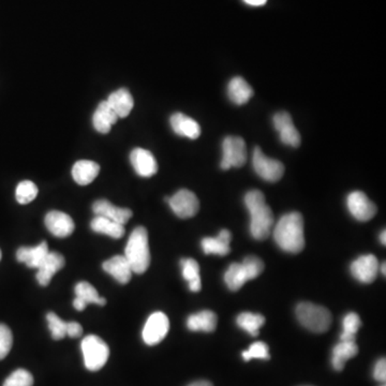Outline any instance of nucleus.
Segmentation results:
<instances>
[{
    "label": "nucleus",
    "instance_id": "393cba45",
    "mask_svg": "<svg viewBox=\"0 0 386 386\" xmlns=\"http://www.w3.org/2000/svg\"><path fill=\"white\" fill-rule=\"evenodd\" d=\"M100 172V165L94 161L80 160L72 167L74 182L81 186H87L96 180Z\"/></svg>",
    "mask_w": 386,
    "mask_h": 386
},
{
    "label": "nucleus",
    "instance_id": "aec40b11",
    "mask_svg": "<svg viewBox=\"0 0 386 386\" xmlns=\"http://www.w3.org/2000/svg\"><path fill=\"white\" fill-rule=\"evenodd\" d=\"M232 241V234L229 230H221L217 237H206L203 239V251L205 254H216V256H228L231 251L230 243Z\"/></svg>",
    "mask_w": 386,
    "mask_h": 386
},
{
    "label": "nucleus",
    "instance_id": "b1692460",
    "mask_svg": "<svg viewBox=\"0 0 386 386\" xmlns=\"http://www.w3.org/2000/svg\"><path fill=\"white\" fill-rule=\"evenodd\" d=\"M106 101L117 114L119 119L127 117L134 106L132 95L130 94L128 89L125 88H121L112 93Z\"/></svg>",
    "mask_w": 386,
    "mask_h": 386
},
{
    "label": "nucleus",
    "instance_id": "c85d7f7f",
    "mask_svg": "<svg viewBox=\"0 0 386 386\" xmlns=\"http://www.w3.org/2000/svg\"><path fill=\"white\" fill-rule=\"evenodd\" d=\"M182 265V277L189 285L191 292H199L202 289L201 277H200V266L193 258H182L180 261Z\"/></svg>",
    "mask_w": 386,
    "mask_h": 386
},
{
    "label": "nucleus",
    "instance_id": "412c9836",
    "mask_svg": "<svg viewBox=\"0 0 386 386\" xmlns=\"http://www.w3.org/2000/svg\"><path fill=\"white\" fill-rule=\"evenodd\" d=\"M117 121H119V116L114 112L108 101H102L99 104L93 116L94 128L102 134L110 132L112 125H115Z\"/></svg>",
    "mask_w": 386,
    "mask_h": 386
},
{
    "label": "nucleus",
    "instance_id": "e433bc0d",
    "mask_svg": "<svg viewBox=\"0 0 386 386\" xmlns=\"http://www.w3.org/2000/svg\"><path fill=\"white\" fill-rule=\"evenodd\" d=\"M241 264L244 266L249 280L256 279V277H258V276L263 273L264 263L261 258H258V256H247Z\"/></svg>",
    "mask_w": 386,
    "mask_h": 386
},
{
    "label": "nucleus",
    "instance_id": "1a4fd4ad",
    "mask_svg": "<svg viewBox=\"0 0 386 386\" xmlns=\"http://www.w3.org/2000/svg\"><path fill=\"white\" fill-rule=\"evenodd\" d=\"M170 330V321L163 313H155L148 317L143 328V340L147 346L160 343Z\"/></svg>",
    "mask_w": 386,
    "mask_h": 386
},
{
    "label": "nucleus",
    "instance_id": "a18cd8bd",
    "mask_svg": "<svg viewBox=\"0 0 386 386\" xmlns=\"http://www.w3.org/2000/svg\"><path fill=\"white\" fill-rule=\"evenodd\" d=\"M0 260H1V251H0Z\"/></svg>",
    "mask_w": 386,
    "mask_h": 386
},
{
    "label": "nucleus",
    "instance_id": "c756f323",
    "mask_svg": "<svg viewBox=\"0 0 386 386\" xmlns=\"http://www.w3.org/2000/svg\"><path fill=\"white\" fill-rule=\"evenodd\" d=\"M224 281L231 291H239V289L249 281L246 271L241 263H233L228 268L224 275Z\"/></svg>",
    "mask_w": 386,
    "mask_h": 386
},
{
    "label": "nucleus",
    "instance_id": "f8f14e48",
    "mask_svg": "<svg viewBox=\"0 0 386 386\" xmlns=\"http://www.w3.org/2000/svg\"><path fill=\"white\" fill-rule=\"evenodd\" d=\"M379 262L372 254L359 256L351 264V273L357 280L362 283H372L379 273Z\"/></svg>",
    "mask_w": 386,
    "mask_h": 386
},
{
    "label": "nucleus",
    "instance_id": "0eeeda50",
    "mask_svg": "<svg viewBox=\"0 0 386 386\" xmlns=\"http://www.w3.org/2000/svg\"><path fill=\"white\" fill-rule=\"evenodd\" d=\"M252 165L256 174L266 182H278L285 174V167L282 163L276 159L268 158L260 147L254 148Z\"/></svg>",
    "mask_w": 386,
    "mask_h": 386
},
{
    "label": "nucleus",
    "instance_id": "cd10ccee",
    "mask_svg": "<svg viewBox=\"0 0 386 386\" xmlns=\"http://www.w3.org/2000/svg\"><path fill=\"white\" fill-rule=\"evenodd\" d=\"M91 228L96 233L104 234L115 239H121L125 232L123 224H117L101 216H96L91 220Z\"/></svg>",
    "mask_w": 386,
    "mask_h": 386
},
{
    "label": "nucleus",
    "instance_id": "423d86ee",
    "mask_svg": "<svg viewBox=\"0 0 386 386\" xmlns=\"http://www.w3.org/2000/svg\"><path fill=\"white\" fill-rule=\"evenodd\" d=\"M247 161L246 143L241 136H226L222 142V170L231 167H241Z\"/></svg>",
    "mask_w": 386,
    "mask_h": 386
},
{
    "label": "nucleus",
    "instance_id": "2f4dec72",
    "mask_svg": "<svg viewBox=\"0 0 386 386\" xmlns=\"http://www.w3.org/2000/svg\"><path fill=\"white\" fill-rule=\"evenodd\" d=\"M342 326L343 330L340 336V341H355L359 327L362 326V321L357 313H350L343 319Z\"/></svg>",
    "mask_w": 386,
    "mask_h": 386
},
{
    "label": "nucleus",
    "instance_id": "bb28decb",
    "mask_svg": "<svg viewBox=\"0 0 386 386\" xmlns=\"http://www.w3.org/2000/svg\"><path fill=\"white\" fill-rule=\"evenodd\" d=\"M359 347L355 341H340L333 349L332 364L335 370L342 372L346 363L357 357Z\"/></svg>",
    "mask_w": 386,
    "mask_h": 386
},
{
    "label": "nucleus",
    "instance_id": "a211bd4d",
    "mask_svg": "<svg viewBox=\"0 0 386 386\" xmlns=\"http://www.w3.org/2000/svg\"><path fill=\"white\" fill-rule=\"evenodd\" d=\"M171 127L178 136L195 140L201 136V127L189 116L182 113H175L171 116Z\"/></svg>",
    "mask_w": 386,
    "mask_h": 386
},
{
    "label": "nucleus",
    "instance_id": "72a5a7b5",
    "mask_svg": "<svg viewBox=\"0 0 386 386\" xmlns=\"http://www.w3.org/2000/svg\"><path fill=\"white\" fill-rule=\"evenodd\" d=\"M49 328L52 334V338L55 340L64 339L67 336V322L62 321L56 313H49L47 315Z\"/></svg>",
    "mask_w": 386,
    "mask_h": 386
},
{
    "label": "nucleus",
    "instance_id": "5701e85b",
    "mask_svg": "<svg viewBox=\"0 0 386 386\" xmlns=\"http://www.w3.org/2000/svg\"><path fill=\"white\" fill-rule=\"evenodd\" d=\"M254 94V89L243 77H233L228 85V97L237 106L246 104L252 98Z\"/></svg>",
    "mask_w": 386,
    "mask_h": 386
},
{
    "label": "nucleus",
    "instance_id": "f3484780",
    "mask_svg": "<svg viewBox=\"0 0 386 386\" xmlns=\"http://www.w3.org/2000/svg\"><path fill=\"white\" fill-rule=\"evenodd\" d=\"M77 298H74L73 306L77 311H83L88 304H97V305H106V300L100 298L98 291L89 282H79L74 289Z\"/></svg>",
    "mask_w": 386,
    "mask_h": 386
},
{
    "label": "nucleus",
    "instance_id": "9d476101",
    "mask_svg": "<svg viewBox=\"0 0 386 386\" xmlns=\"http://www.w3.org/2000/svg\"><path fill=\"white\" fill-rule=\"evenodd\" d=\"M347 206L352 216L359 221L372 220L376 214V206L364 192H351L347 197Z\"/></svg>",
    "mask_w": 386,
    "mask_h": 386
},
{
    "label": "nucleus",
    "instance_id": "7c9ffc66",
    "mask_svg": "<svg viewBox=\"0 0 386 386\" xmlns=\"http://www.w3.org/2000/svg\"><path fill=\"white\" fill-rule=\"evenodd\" d=\"M237 322L241 330L248 333L252 337H256L260 328L265 323V317L258 313H243L237 317Z\"/></svg>",
    "mask_w": 386,
    "mask_h": 386
},
{
    "label": "nucleus",
    "instance_id": "f704fd0d",
    "mask_svg": "<svg viewBox=\"0 0 386 386\" xmlns=\"http://www.w3.org/2000/svg\"><path fill=\"white\" fill-rule=\"evenodd\" d=\"M34 376L25 369H18L5 379L3 386H32Z\"/></svg>",
    "mask_w": 386,
    "mask_h": 386
},
{
    "label": "nucleus",
    "instance_id": "79ce46f5",
    "mask_svg": "<svg viewBox=\"0 0 386 386\" xmlns=\"http://www.w3.org/2000/svg\"><path fill=\"white\" fill-rule=\"evenodd\" d=\"M188 386H214L213 383H210L209 381H206V380H201V381H195L193 383L189 384Z\"/></svg>",
    "mask_w": 386,
    "mask_h": 386
},
{
    "label": "nucleus",
    "instance_id": "6ab92c4d",
    "mask_svg": "<svg viewBox=\"0 0 386 386\" xmlns=\"http://www.w3.org/2000/svg\"><path fill=\"white\" fill-rule=\"evenodd\" d=\"M102 267L106 273L110 274L121 285H127L132 277V269L125 256H113L104 262Z\"/></svg>",
    "mask_w": 386,
    "mask_h": 386
},
{
    "label": "nucleus",
    "instance_id": "a19ab883",
    "mask_svg": "<svg viewBox=\"0 0 386 386\" xmlns=\"http://www.w3.org/2000/svg\"><path fill=\"white\" fill-rule=\"evenodd\" d=\"M244 1L247 5H254V7H260L267 3V0H244Z\"/></svg>",
    "mask_w": 386,
    "mask_h": 386
},
{
    "label": "nucleus",
    "instance_id": "20e7f679",
    "mask_svg": "<svg viewBox=\"0 0 386 386\" xmlns=\"http://www.w3.org/2000/svg\"><path fill=\"white\" fill-rule=\"evenodd\" d=\"M300 324L313 333H325L332 324V313L322 306L313 303H300L296 308Z\"/></svg>",
    "mask_w": 386,
    "mask_h": 386
},
{
    "label": "nucleus",
    "instance_id": "c9c22d12",
    "mask_svg": "<svg viewBox=\"0 0 386 386\" xmlns=\"http://www.w3.org/2000/svg\"><path fill=\"white\" fill-rule=\"evenodd\" d=\"M241 355H243V359H244L246 362H249L251 359H271L269 349H268V346L266 345L265 342H254V345H251L250 348H249L247 351L243 352Z\"/></svg>",
    "mask_w": 386,
    "mask_h": 386
},
{
    "label": "nucleus",
    "instance_id": "49530a36",
    "mask_svg": "<svg viewBox=\"0 0 386 386\" xmlns=\"http://www.w3.org/2000/svg\"><path fill=\"white\" fill-rule=\"evenodd\" d=\"M382 386H385V385H382Z\"/></svg>",
    "mask_w": 386,
    "mask_h": 386
},
{
    "label": "nucleus",
    "instance_id": "ea45409f",
    "mask_svg": "<svg viewBox=\"0 0 386 386\" xmlns=\"http://www.w3.org/2000/svg\"><path fill=\"white\" fill-rule=\"evenodd\" d=\"M82 334H83V327L80 323H67V336H69L70 338H79Z\"/></svg>",
    "mask_w": 386,
    "mask_h": 386
},
{
    "label": "nucleus",
    "instance_id": "dca6fc26",
    "mask_svg": "<svg viewBox=\"0 0 386 386\" xmlns=\"http://www.w3.org/2000/svg\"><path fill=\"white\" fill-rule=\"evenodd\" d=\"M64 266V258L58 252H49L45 260L38 267V282L42 287H47L57 272H60Z\"/></svg>",
    "mask_w": 386,
    "mask_h": 386
},
{
    "label": "nucleus",
    "instance_id": "4468645a",
    "mask_svg": "<svg viewBox=\"0 0 386 386\" xmlns=\"http://www.w3.org/2000/svg\"><path fill=\"white\" fill-rule=\"evenodd\" d=\"M130 161L136 174L142 178H152L158 172V163L153 154L144 148H136L130 154Z\"/></svg>",
    "mask_w": 386,
    "mask_h": 386
},
{
    "label": "nucleus",
    "instance_id": "c03bdc74",
    "mask_svg": "<svg viewBox=\"0 0 386 386\" xmlns=\"http://www.w3.org/2000/svg\"><path fill=\"white\" fill-rule=\"evenodd\" d=\"M385 266V263H383L381 266H379V271H381V273L383 274L384 276H385L386 274Z\"/></svg>",
    "mask_w": 386,
    "mask_h": 386
},
{
    "label": "nucleus",
    "instance_id": "6e6552de",
    "mask_svg": "<svg viewBox=\"0 0 386 386\" xmlns=\"http://www.w3.org/2000/svg\"><path fill=\"white\" fill-rule=\"evenodd\" d=\"M167 201L174 214L182 219L192 218L199 212V200L197 195L189 190H180L172 197L167 199Z\"/></svg>",
    "mask_w": 386,
    "mask_h": 386
},
{
    "label": "nucleus",
    "instance_id": "a878e982",
    "mask_svg": "<svg viewBox=\"0 0 386 386\" xmlns=\"http://www.w3.org/2000/svg\"><path fill=\"white\" fill-rule=\"evenodd\" d=\"M218 317L210 310H203L188 317L187 327L192 332L212 333L216 330Z\"/></svg>",
    "mask_w": 386,
    "mask_h": 386
},
{
    "label": "nucleus",
    "instance_id": "39448f33",
    "mask_svg": "<svg viewBox=\"0 0 386 386\" xmlns=\"http://www.w3.org/2000/svg\"><path fill=\"white\" fill-rule=\"evenodd\" d=\"M84 363L91 372H98L104 368L110 357V348L96 335H88L82 341Z\"/></svg>",
    "mask_w": 386,
    "mask_h": 386
},
{
    "label": "nucleus",
    "instance_id": "ddd939ff",
    "mask_svg": "<svg viewBox=\"0 0 386 386\" xmlns=\"http://www.w3.org/2000/svg\"><path fill=\"white\" fill-rule=\"evenodd\" d=\"M45 222L47 230L54 237H60V239L70 237L75 228L71 217L67 215L66 213L58 212V210L47 213Z\"/></svg>",
    "mask_w": 386,
    "mask_h": 386
},
{
    "label": "nucleus",
    "instance_id": "9b49d317",
    "mask_svg": "<svg viewBox=\"0 0 386 386\" xmlns=\"http://www.w3.org/2000/svg\"><path fill=\"white\" fill-rule=\"evenodd\" d=\"M274 127L279 132V138L285 145L298 147L300 145V134L293 123L288 112H279L273 119Z\"/></svg>",
    "mask_w": 386,
    "mask_h": 386
},
{
    "label": "nucleus",
    "instance_id": "f257e3e1",
    "mask_svg": "<svg viewBox=\"0 0 386 386\" xmlns=\"http://www.w3.org/2000/svg\"><path fill=\"white\" fill-rule=\"evenodd\" d=\"M274 239L285 252L300 254L305 248L303 216L294 212L281 217L274 229Z\"/></svg>",
    "mask_w": 386,
    "mask_h": 386
},
{
    "label": "nucleus",
    "instance_id": "2eb2a0df",
    "mask_svg": "<svg viewBox=\"0 0 386 386\" xmlns=\"http://www.w3.org/2000/svg\"><path fill=\"white\" fill-rule=\"evenodd\" d=\"M93 212L96 216L104 217L123 226L132 218L133 215L131 209L115 206L106 200L96 201L93 205Z\"/></svg>",
    "mask_w": 386,
    "mask_h": 386
},
{
    "label": "nucleus",
    "instance_id": "37998d69",
    "mask_svg": "<svg viewBox=\"0 0 386 386\" xmlns=\"http://www.w3.org/2000/svg\"><path fill=\"white\" fill-rule=\"evenodd\" d=\"M386 233L385 231H382L381 235H380V241H381L382 244L386 245Z\"/></svg>",
    "mask_w": 386,
    "mask_h": 386
},
{
    "label": "nucleus",
    "instance_id": "f03ea898",
    "mask_svg": "<svg viewBox=\"0 0 386 386\" xmlns=\"http://www.w3.org/2000/svg\"><path fill=\"white\" fill-rule=\"evenodd\" d=\"M245 205L250 214V233L256 241H264L271 235L274 215L266 204L265 197L260 190H251L245 195Z\"/></svg>",
    "mask_w": 386,
    "mask_h": 386
},
{
    "label": "nucleus",
    "instance_id": "58836bf2",
    "mask_svg": "<svg viewBox=\"0 0 386 386\" xmlns=\"http://www.w3.org/2000/svg\"><path fill=\"white\" fill-rule=\"evenodd\" d=\"M374 379H376V381H386L385 359H380L379 362L376 363V366H374Z\"/></svg>",
    "mask_w": 386,
    "mask_h": 386
},
{
    "label": "nucleus",
    "instance_id": "7ed1b4c3",
    "mask_svg": "<svg viewBox=\"0 0 386 386\" xmlns=\"http://www.w3.org/2000/svg\"><path fill=\"white\" fill-rule=\"evenodd\" d=\"M125 258L130 264L133 273L144 274L150 265V251L147 230L138 226L133 230L125 246Z\"/></svg>",
    "mask_w": 386,
    "mask_h": 386
},
{
    "label": "nucleus",
    "instance_id": "4be33fe9",
    "mask_svg": "<svg viewBox=\"0 0 386 386\" xmlns=\"http://www.w3.org/2000/svg\"><path fill=\"white\" fill-rule=\"evenodd\" d=\"M49 246L45 241L36 247H21L16 252V258L28 267L38 268L49 254Z\"/></svg>",
    "mask_w": 386,
    "mask_h": 386
},
{
    "label": "nucleus",
    "instance_id": "473e14b6",
    "mask_svg": "<svg viewBox=\"0 0 386 386\" xmlns=\"http://www.w3.org/2000/svg\"><path fill=\"white\" fill-rule=\"evenodd\" d=\"M38 192L39 190L35 182L32 180H23L15 190V197L20 204H29L37 197Z\"/></svg>",
    "mask_w": 386,
    "mask_h": 386
},
{
    "label": "nucleus",
    "instance_id": "4c0bfd02",
    "mask_svg": "<svg viewBox=\"0 0 386 386\" xmlns=\"http://www.w3.org/2000/svg\"><path fill=\"white\" fill-rule=\"evenodd\" d=\"M13 345V335L10 328L0 323V361L7 357Z\"/></svg>",
    "mask_w": 386,
    "mask_h": 386
}]
</instances>
